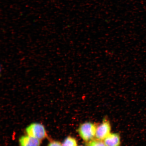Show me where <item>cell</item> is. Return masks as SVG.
<instances>
[{
    "instance_id": "6da1fadb",
    "label": "cell",
    "mask_w": 146,
    "mask_h": 146,
    "mask_svg": "<svg viewBox=\"0 0 146 146\" xmlns=\"http://www.w3.org/2000/svg\"><path fill=\"white\" fill-rule=\"evenodd\" d=\"M96 127L95 124L90 122L83 123L78 128V134L84 141H90L96 137Z\"/></svg>"
},
{
    "instance_id": "7a4b0ae2",
    "label": "cell",
    "mask_w": 146,
    "mask_h": 146,
    "mask_svg": "<svg viewBox=\"0 0 146 146\" xmlns=\"http://www.w3.org/2000/svg\"><path fill=\"white\" fill-rule=\"evenodd\" d=\"M26 132L28 135L40 140L47 135L44 126L39 123H33L29 125L27 127Z\"/></svg>"
},
{
    "instance_id": "3957f363",
    "label": "cell",
    "mask_w": 146,
    "mask_h": 146,
    "mask_svg": "<svg viewBox=\"0 0 146 146\" xmlns=\"http://www.w3.org/2000/svg\"><path fill=\"white\" fill-rule=\"evenodd\" d=\"M111 126L108 120L104 119L102 123L97 126L96 137V139L104 140L110 134Z\"/></svg>"
},
{
    "instance_id": "277c9868",
    "label": "cell",
    "mask_w": 146,
    "mask_h": 146,
    "mask_svg": "<svg viewBox=\"0 0 146 146\" xmlns=\"http://www.w3.org/2000/svg\"><path fill=\"white\" fill-rule=\"evenodd\" d=\"M41 140L33 137L27 136H23L19 139L20 146H40Z\"/></svg>"
},
{
    "instance_id": "5b68a950",
    "label": "cell",
    "mask_w": 146,
    "mask_h": 146,
    "mask_svg": "<svg viewBox=\"0 0 146 146\" xmlns=\"http://www.w3.org/2000/svg\"><path fill=\"white\" fill-rule=\"evenodd\" d=\"M106 146H120V138L117 133H110L104 140Z\"/></svg>"
},
{
    "instance_id": "8992f818",
    "label": "cell",
    "mask_w": 146,
    "mask_h": 146,
    "mask_svg": "<svg viewBox=\"0 0 146 146\" xmlns=\"http://www.w3.org/2000/svg\"><path fill=\"white\" fill-rule=\"evenodd\" d=\"M62 145V146H78L77 142L75 139L71 136L66 138Z\"/></svg>"
},
{
    "instance_id": "52a82bcc",
    "label": "cell",
    "mask_w": 146,
    "mask_h": 146,
    "mask_svg": "<svg viewBox=\"0 0 146 146\" xmlns=\"http://www.w3.org/2000/svg\"><path fill=\"white\" fill-rule=\"evenodd\" d=\"M87 146H106L104 142L102 140L93 139L88 142Z\"/></svg>"
},
{
    "instance_id": "ba28073f",
    "label": "cell",
    "mask_w": 146,
    "mask_h": 146,
    "mask_svg": "<svg viewBox=\"0 0 146 146\" xmlns=\"http://www.w3.org/2000/svg\"><path fill=\"white\" fill-rule=\"evenodd\" d=\"M48 146H62V145L59 141H53L50 142Z\"/></svg>"
},
{
    "instance_id": "9c48e42d",
    "label": "cell",
    "mask_w": 146,
    "mask_h": 146,
    "mask_svg": "<svg viewBox=\"0 0 146 146\" xmlns=\"http://www.w3.org/2000/svg\"></svg>"
}]
</instances>
